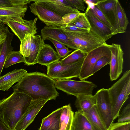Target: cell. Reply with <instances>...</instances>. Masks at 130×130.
<instances>
[{
	"label": "cell",
	"instance_id": "obj_1",
	"mask_svg": "<svg viewBox=\"0 0 130 130\" xmlns=\"http://www.w3.org/2000/svg\"><path fill=\"white\" fill-rule=\"evenodd\" d=\"M55 80L47 75L40 72L28 73L12 87L13 91L25 94L32 100L42 99L55 100L59 96Z\"/></svg>",
	"mask_w": 130,
	"mask_h": 130
},
{
	"label": "cell",
	"instance_id": "obj_2",
	"mask_svg": "<svg viewBox=\"0 0 130 130\" xmlns=\"http://www.w3.org/2000/svg\"><path fill=\"white\" fill-rule=\"evenodd\" d=\"M32 100L25 94L13 91L8 97L0 100V120L13 130Z\"/></svg>",
	"mask_w": 130,
	"mask_h": 130
},
{
	"label": "cell",
	"instance_id": "obj_3",
	"mask_svg": "<svg viewBox=\"0 0 130 130\" xmlns=\"http://www.w3.org/2000/svg\"><path fill=\"white\" fill-rule=\"evenodd\" d=\"M107 89L115 120L118 117L122 106L130 93V70L125 71L120 79Z\"/></svg>",
	"mask_w": 130,
	"mask_h": 130
},
{
	"label": "cell",
	"instance_id": "obj_4",
	"mask_svg": "<svg viewBox=\"0 0 130 130\" xmlns=\"http://www.w3.org/2000/svg\"><path fill=\"white\" fill-rule=\"evenodd\" d=\"M54 84L56 88L76 97L81 95H92L93 90L97 87L92 82L85 80L57 79L55 80Z\"/></svg>",
	"mask_w": 130,
	"mask_h": 130
},
{
	"label": "cell",
	"instance_id": "obj_5",
	"mask_svg": "<svg viewBox=\"0 0 130 130\" xmlns=\"http://www.w3.org/2000/svg\"><path fill=\"white\" fill-rule=\"evenodd\" d=\"M63 31L77 49L87 54L106 43L102 39L90 31L87 32L78 33Z\"/></svg>",
	"mask_w": 130,
	"mask_h": 130
},
{
	"label": "cell",
	"instance_id": "obj_6",
	"mask_svg": "<svg viewBox=\"0 0 130 130\" xmlns=\"http://www.w3.org/2000/svg\"><path fill=\"white\" fill-rule=\"evenodd\" d=\"M84 59L65 65H61L59 61L52 63L47 67V75L54 80L79 78Z\"/></svg>",
	"mask_w": 130,
	"mask_h": 130
},
{
	"label": "cell",
	"instance_id": "obj_7",
	"mask_svg": "<svg viewBox=\"0 0 130 130\" xmlns=\"http://www.w3.org/2000/svg\"><path fill=\"white\" fill-rule=\"evenodd\" d=\"M29 7L30 11L46 26L62 28L67 26L62 17L50 9L35 2L31 4Z\"/></svg>",
	"mask_w": 130,
	"mask_h": 130
},
{
	"label": "cell",
	"instance_id": "obj_8",
	"mask_svg": "<svg viewBox=\"0 0 130 130\" xmlns=\"http://www.w3.org/2000/svg\"><path fill=\"white\" fill-rule=\"evenodd\" d=\"M107 43L91 51L87 54L83 61L79 78L84 80L92 76V72L96 62L101 57L111 56V53Z\"/></svg>",
	"mask_w": 130,
	"mask_h": 130
},
{
	"label": "cell",
	"instance_id": "obj_9",
	"mask_svg": "<svg viewBox=\"0 0 130 130\" xmlns=\"http://www.w3.org/2000/svg\"><path fill=\"white\" fill-rule=\"evenodd\" d=\"M95 94L98 111L106 130H108L114 119L108 89H101Z\"/></svg>",
	"mask_w": 130,
	"mask_h": 130
},
{
	"label": "cell",
	"instance_id": "obj_10",
	"mask_svg": "<svg viewBox=\"0 0 130 130\" xmlns=\"http://www.w3.org/2000/svg\"><path fill=\"white\" fill-rule=\"evenodd\" d=\"M38 18L33 20H26L22 17H14L6 18L4 23L11 29L21 42L26 35L30 34L35 35L37 33L38 28L36 23Z\"/></svg>",
	"mask_w": 130,
	"mask_h": 130
},
{
	"label": "cell",
	"instance_id": "obj_11",
	"mask_svg": "<svg viewBox=\"0 0 130 130\" xmlns=\"http://www.w3.org/2000/svg\"><path fill=\"white\" fill-rule=\"evenodd\" d=\"M109 47L111 53L109 75L112 81L116 80L122 72L124 53L120 44L113 43Z\"/></svg>",
	"mask_w": 130,
	"mask_h": 130
},
{
	"label": "cell",
	"instance_id": "obj_12",
	"mask_svg": "<svg viewBox=\"0 0 130 130\" xmlns=\"http://www.w3.org/2000/svg\"><path fill=\"white\" fill-rule=\"evenodd\" d=\"M48 101L42 99L32 100L25 112L13 130H25L32 122Z\"/></svg>",
	"mask_w": 130,
	"mask_h": 130
},
{
	"label": "cell",
	"instance_id": "obj_13",
	"mask_svg": "<svg viewBox=\"0 0 130 130\" xmlns=\"http://www.w3.org/2000/svg\"><path fill=\"white\" fill-rule=\"evenodd\" d=\"M117 0H102L97 5L111 25L113 35L120 33L117 12Z\"/></svg>",
	"mask_w": 130,
	"mask_h": 130
},
{
	"label": "cell",
	"instance_id": "obj_14",
	"mask_svg": "<svg viewBox=\"0 0 130 130\" xmlns=\"http://www.w3.org/2000/svg\"><path fill=\"white\" fill-rule=\"evenodd\" d=\"M41 36L43 41L54 40L72 50L77 48L73 42L63 31L61 28L45 26L41 30Z\"/></svg>",
	"mask_w": 130,
	"mask_h": 130
},
{
	"label": "cell",
	"instance_id": "obj_15",
	"mask_svg": "<svg viewBox=\"0 0 130 130\" xmlns=\"http://www.w3.org/2000/svg\"><path fill=\"white\" fill-rule=\"evenodd\" d=\"M85 13L90 25V31L105 42L113 35L112 30L98 19L89 10L86 11Z\"/></svg>",
	"mask_w": 130,
	"mask_h": 130
},
{
	"label": "cell",
	"instance_id": "obj_16",
	"mask_svg": "<svg viewBox=\"0 0 130 130\" xmlns=\"http://www.w3.org/2000/svg\"><path fill=\"white\" fill-rule=\"evenodd\" d=\"M36 2L52 10L62 17L70 13H80V12L70 6L66 0H35Z\"/></svg>",
	"mask_w": 130,
	"mask_h": 130
},
{
	"label": "cell",
	"instance_id": "obj_17",
	"mask_svg": "<svg viewBox=\"0 0 130 130\" xmlns=\"http://www.w3.org/2000/svg\"><path fill=\"white\" fill-rule=\"evenodd\" d=\"M26 70L15 69L0 76V90H8L15 83L19 82L27 73Z\"/></svg>",
	"mask_w": 130,
	"mask_h": 130
},
{
	"label": "cell",
	"instance_id": "obj_18",
	"mask_svg": "<svg viewBox=\"0 0 130 130\" xmlns=\"http://www.w3.org/2000/svg\"><path fill=\"white\" fill-rule=\"evenodd\" d=\"M60 59L57 52L52 46L44 43L40 50L37 63L47 67L52 63L59 61Z\"/></svg>",
	"mask_w": 130,
	"mask_h": 130
},
{
	"label": "cell",
	"instance_id": "obj_19",
	"mask_svg": "<svg viewBox=\"0 0 130 130\" xmlns=\"http://www.w3.org/2000/svg\"><path fill=\"white\" fill-rule=\"evenodd\" d=\"M62 108H58L43 119L38 130H59Z\"/></svg>",
	"mask_w": 130,
	"mask_h": 130
},
{
	"label": "cell",
	"instance_id": "obj_20",
	"mask_svg": "<svg viewBox=\"0 0 130 130\" xmlns=\"http://www.w3.org/2000/svg\"><path fill=\"white\" fill-rule=\"evenodd\" d=\"M44 43V41L40 35H36L35 36L30 49L29 55L28 57L25 59V65L29 66L37 63V59L39 52Z\"/></svg>",
	"mask_w": 130,
	"mask_h": 130
},
{
	"label": "cell",
	"instance_id": "obj_21",
	"mask_svg": "<svg viewBox=\"0 0 130 130\" xmlns=\"http://www.w3.org/2000/svg\"><path fill=\"white\" fill-rule=\"evenodd\" d=\"M82 114L88 120L93 130H107L99 114L95 105Z\"/></svg>",
	"mask_w": 130,
	"mask_h": 130
},
{
	"label": "cell",
	"instance_id": "obj_22",
	"mask_svg": "<svg viewBox=\"0 0 130 130\" xmlns=\"http://www.w3.org/2000/svg\"><path fill=\"white\" fill-rule=\"evenodd\" d=\"M75 105L78 112L81 113L89 110L96 103V95H81L76 97Z\"/></svg>",
	"mask_w": 130,
	"mask_h": 130
},
{
	"label": "cell",
	"instance_id": "obj_23",
	"mask_svg": "<svg viewBox=\"0 0 130 130\" xmlns=\"http://www.w3.org/2000/svg\"><path fill=\"white\" fill-rule=\"evenodd\" d=\"M59 130H71L74 116L70 104L62 107Z\"/></svg>",
	"mask_w": 130,
	"mask_h": 130
},
{
	"label": "cell",
	"instance_id": "obj_24",
	"mask_svg": "<svg viewBox=\"0 0 130 130\" xmlns=\"http://www.w3.org/2000/svg\"><path fill=\"white\" fill-rule=\"evenodd\" d=\"M27 7V5H25L0 8V17L5 18H24Z\"/></svg>",
	"mask_w": 130,
	"mask_h": 130
},
{
	"label": "cell",
	"instance_id": "obj_25",
	"mask_svg": "<svg viewBox=\"0 0 130 130\" xmlns=\"http://www.w3.org/2000/svg\"><path fill=\"white\" fill-rule=\"evenodd\" d=\"M13 36V34L10 32L8 29L7 37L5 42L3 44L0 55V76L6 58L13 49L11 43Z\"/></svg>",
	"mask_w": 130,
	"mask_h": 130
},
{
	"label": "cell",
	"instance_id": "obj_26",
	"mask_svg": "<svg viewBox=\"0 0 130 130\" xmlns=\"http://www.w3.org/2000/svg\"><path fill=\"white\" fill-rule=\"evenodd\" d=\"M71 130H93L86 117L76 111L74 115Z\"/></svg>",
	"mask_w": 130,
	"mask_h": 130
},
{
	"label": "cell",
	"instance_id": "obj_27",
	"mask_svg": "<svg viewBox=\"0 0 130 130\" xmlns=\"http://www.w3.org/2000/svg\"><path fill=\"white\" fill-rule=\"evenodd\" d=\"M117 12L120 33L125 32L129 24L128 20L123 9L118 0L117 4Z\"/></svg>",
	"mask_w": 130,
	"mask_h": 130
},
{
	"label": "cell",
	"instance_id": "obj_28",
	"mask_svg": "<svg viewBox=\"0 0 130 130\" xmlns=\"http://www.w3.org/2000/svg\"><path fill=\"white\" fill-rule=\"evenodd\" d=\"M87 54L79 50H75L59 61L62 65L71 64L84 59Z\"/></svg>",
	"mask_w": 130,
	"mask_h": 130
},
{
	"label": "cell",
	"instance_id": "obj_29",
	"mask_svg": "<svg viewBox=\"0 0 130 130\" xmlns=\"http://www.w3.org/2000/svg\"><path fill=\"white\" fill-rule=\"evenodd\" d=\"M35 36V35L32 34H27L21 42L19 51L25 59L29 55L30 49Z\"/></svg>",
	"mask_w": 130,
	"mask_h": 130
},
{
	"label": "cell",
	"instance_id": "obj_30",
	"mask_svg": "<svg viewBox=\"0 0 130 130\" xmlns=\"http://www.w3.org/2000/svg\"><path fill=\"white\" fill-rule=\"evenodd\" d=\"M25 62L24 58L19 51H12L8 56L4 67L6 69L14 64Z\"/></svg>",
	"mask_w": 130,
	"mask_h": 130
},
{
	"label": "cell",
	"instance_id": "obj_31",
	"mask_svg": "<svg viewBox=\"0 0 130 130\" xmlns=\"http://www.w3.org/2000/svg\"><path fill=\"white\" fill-rule=\"evenodd\" d=\"M67 25L75 26L78 28L90 31V26L85 13H81Z\"/></svg>",
	"mask_w": 130,
	"mask_h": 130
},
{
	"label": "cell",
	"instance_id": "obj_32",
	"mask_svg": "<svg viewBox=\"0 0 130 130\" xmlns=\"http://www.w3.org/2000/svg\"><path fill=\"white\" fill-rule=\"evenodd\" d=\"M31 2L28 0H0V8L27 5Z\"/></svg>",
	"mask_w": 130,
	"mask_h": 130
},
{
	"label": "cell",
	"instance_id": "obj_33",
	"mask_svg": "<svg viewBox=\"0 0 130 130\" xmlns=\"http://www.w3.org/2000/svg\"><path fill=\"white\" fill-rule=\"evenodd\" d=\"M89 10L98 19L110 29L113 33L112 28L111 25L97 5L95 6L93 9H90Z\"/></svg>",
	"mask_w": 130,
	"mask_h": 130
},
{
	"label": "cell",
	"instance_id": "obj_34",
	"mask_svg": "<svg viewBox=\"0 0 130 130\" xmlns=\"http://www.w3.org/2000/svg\"><path fill=\"white\" fill-rule=\"evenodd\" d=\"M111 56H104L99 59L96 62L93 69L91 75H93L97 71L100 70L106 65L109 64Z\"/></svg>",
	"mask_w": 130,
	"mask_h": 130
},
{
	"label": "cell",
	"instance_id": "obj_35",
	"mask_svg": "<svg viewBox=\"0 0 130 130\" xmlns=\"http://www.w3.org/2000/svg\"><path fill=\"white\" fill-rule=\"evenodd\" d=\"M118 122H125L130 121V104H128L124 107L118 117Z\"/></svg>",
	"mask_w": 130,
	"mask_h": 130
},
{
	"label": "cell",
	"instance_id": "obj_36",
	"mask_svg": "<svg viewBox=\"0 0 130 130\" xmlns=\"http://www.w3.org/2000/svg\"><path fill=\"white\" fill-rule=\"evenodd\" d=\"M108 130H130V121L113 123Z\"/></svg>",
	"mask_w": 130,
	"mask_h": 130
},
{
	"label": "cell",
	"instance_id": "obj_37",
	"mask_svg": "<svg viewBox=\"0 0 130 130\" xmlns=\"http://www.w3.org/2000/svg\"><path fill=\"white\" fill-rule=\"evenodd\" d=\"M69 5L77 10L84 11L85 8L84 0H66Z\"/></svg>",
	"mask_w": 130,
	"mask_h": 130
},
{
	"label": "cell",
	"instance_id": "obj_38",
	"mask_svg": "<svg viewBox=\"0 0 130 130\" xmlns=\"http://www.w3.org/2000/svg\"><path fill=\"white\" fill-rule=\"evenodd\" d=\"M5 23H0V45L2 44L5 41L7 36L8 27L5 26Z\"/></svg>",
	"mask_w": 130,
	"mask_h": 130
},
{
	"label": "cell",
	"instance_id": "obj_39",
	"mask_svg": "<svg viewBox=\"0 0 130 130\" xmlns=\"http://www.w3.org/2000/svg\"><path fill=\"white\" fill-rule=\"evenodd\" d=\"M62 28L63 31L72 32L84 33L90 31L88 30L79 28L73 26L67 25Z\"/></svg>",
	"mask_w": 130,
	"mask_h": 130
},
{
	"label": "cell",
	"instance_id": "obj_40",
	"mask_svg": "<svg viewBox=\"0 0 130 130\" xmlns=\"http://www.w3.org/2000/svg\"><path fill=\"white\" fill-rule=\"evenodd\" d=\"M80 13H67L62 17L63 21L67 25L77 17Z\"/></svg>",
	"mask_w": 130,
	"mask_h": 130
},
{
	"label": "cell",
	"instance_id": "obj_41",
	"mask_svg": "<svg viewBox=\"0 0 130 130\" xmlns=\"http://www.w3.org/2000/svg\"><path fill=\"white\" fill-rule=\"evenodd\" d=\"M72 51L71 50H69L68 47H66V48L58 50L57 51L60 58L63 59L69 55Z\"/></svg>",
	"mask_w": 130,
	"mask_h": 130
},
{
	"label": "cell",
	"instance_id": "obj_42",
	"mask_svg": "<svg viewBox=\"0 0 130 130\" xmlns=\"http://www.w3.org/2000/svg\"><path fill=\"white\" fill-rule=\"evenodd\" d=\"M54 45L57 51L62 48H66V47L63 44L54 40H49Z\"/></svg>",
	"mask_w": 130,
	"mask_h": 130
},
{
	"label": "cell",
	"instance_id": "obj_43",
	"mask_svg": "<svg viewBox=\"0 0 130 130\" xmlns=\"http://www.w3.org/2000/svg\"><path fill=\"white\" fill-rule=\"evenodd\" d=\"M0 130H11L0 120Z\"/></svg>",
	"mask_w": 130,
	"mask_h": 130
},
{
	"label": "cell",
	"instance_id": "obj_44",
	"mask_svg": "<svg viewBox=\"0 0 130 130\" xmlns=\"http://www.w3.org/2000/svg\"><path fill=\"white\" fill-rule=\"evenodd\" d=\"M6 18L0 17V23L2 22L4 23V21Z\"/></svg>",
	"mask_w": 130,
	"mask_h": 130
},
{
	"label": "cell",
	"instance_id": "obj_45",
	"mask_svg": "<svg viewBox=\"0 0 130 130\" xmlns=\"http://www.w3.org/2000/svg\"><path fill=\"white\" fill-rule=\"evenodd\" d=\"M2 45H3V44L0 45V55L1 50L2 46Z\"/></svg>",
	"mask_w": 130,
	"mask_h": 130
}]
</instances>
